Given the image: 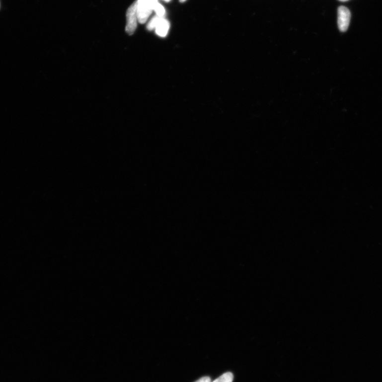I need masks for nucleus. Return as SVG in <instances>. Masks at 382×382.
I'll return each instance as SVG.
<instances>
[{
    "label": "nucleus",
    "instance_id": "obj_7",
    "mask_svg": "<svg viewBox=\"0 0 382 382\" xmlns=\"http://www.w3.org/2000/svg\"><path fill=\"white\" fill-rule=\"evenodd\" d=\"M195 382H211V379L209 377H204Z\"/></svg>",
    "mask_w": 382,
    "mask_h": 382
},
{
    "label": "nucleus",
    "instance_id": "obj_5",
    "mask_svg": "<svg viewBox=\"0 0 382 382\" xmlns=\"http://www.w3.org/2000/svg\"><path fill=\"white\" fill-rule=\"evenodd\" d=\"M153 11L156 13V15L160 18H165L166 11L159 2L158 0H151Z\"/></svg>",
    "mask_w": 382,
    "mask_h": 382
},
{
    "label": "nucleus",
    "instance_id": "obj_9",
    "mask_svg": "<svg viewBox=\"0 0 382 382\" xmlns=\"http://www.w3.org/2000/svg\"><path fill=\"white\" fill-rule=\"evenodd\" d=\"M163 1H165L166 2H169L171 1V0H163Z\"/></svg>",
    "mask_w": 382,
    "mask_h": 382
},
{
    "label": "nucleus",
    "instance_id": "obj_3",
    "mask_svg": "<svg viewBox=\"0 0 382 382\" xmlns=\"http://www.w3.org/2000/svg\"><path fill=\"white\" fill-rule=\"evenodd\" d=\"M127 24L126 32L132 35L134 34L137 27L138 17L137 13V1L131 5L127 12Z\"/></svg>",
    "mask_w": 382,
    "mask_h": 382
},
{
    "label": "nucleus",
    "instance_id": "obj_4",
    "mask_svg": "<svg viewBox=\"0 0 382 382\" xmlns=\"http://www.w3.org/2000/svg\"><path fill=\"white\" fill-rule=\"evenodd\" d=\"M351 19V13L347 7L341 6L338 9V26L341 32L348 29Z\"/></svg>",
    "mask_w": 382,
    "mask_h": 382
},
{
    "label": "nucleus",
    "instance_id": "obj_10",
    "mask_svg": "<svg viewBox=\"0 0 382 382\" xmlns=\"http://www.w3.org/2000/svg\"><path fill=\"white\" fill-rule=\"evenodd\" d=\"M341 1H347V0H340Z\"/></svg>",
    "mask_w": 382,
    "mask_h": 382
},
{
    "label": "nucleus",
    "instance_id": "obj_8",
    "mask_svg": "<svg viewBox=\"0 0 382 382\" xmlns=\"http://www.w3.org/2000/svg\"><path fill=\"white\" fill-rule=\"evenodd\" d=\"M186 1V0H180V2H181V3H183V2H185Z\"/></svg>",
    "mask_w": 382,
    "mask_h": 382
},
{
    "label": "nucleus",
    "instance_id": "obj_2",
    "mask_svg": "<svg viewBox=\"0 0 382 382\" xmlns=\"http://www.w3.org/2000/svg\"><path fill=\"white\" fill-rule=\"evenodd\" d=\"M153 11L151 0H137V13L138 21L144 24Z\"/></svg>",
    "mask_w": 382,
    "mask_h": 382
},
{
    "label": "nucleus",
    "instance_id": "obj_6",
    "mask_svg": "<svg viewBox=\"0 0 382 382\" xmlns=\"http://www.w3.org/2000/svg\"><path fill=\"white\" fill-rule=\"evenodd\" d=\"M233 374L230 372L226 373L213 382H232Z\"/></svg>",
    "mask_w": 382,
    "mask_h": 382
},
{
    "label": "nucleus",
    "instance_id": "obj_1",
    "mask_svg": "<svg viewBox=\"0 0 382 382\" xmlns=\"http://www.w3.org/2000/svg\"><path fill=\"white\" fill-rule=\"evenodd\" d=\"M170 27L169 21L165 18H160L155 15L148 22L147 26L148 30H152L155 29V33L161 37L167 36Z\"/></svg>",
    "mask_w": 382,
    "mask_h": 382
}]
</instances>
